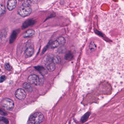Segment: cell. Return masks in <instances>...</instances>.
I'll list each match as a JSON object with an SVG mask.
<instances>
[{"label":"cell","instance_id":"22","mask_svg":"<svg viewBox=\"0 0 124 124\" xmlns=\"http://www.w3.org/2000/svg\"><path fill=\"white\" fill-rule=\"evenodd\" d=\"M0 121L1 122H3L6 124H8L9 123V121H8V120L7 119L5 118V117H0Z\"/></svg>","mask_w":124,"mask_h":124},{"label":"cell","instance_id":"15","mask_svg":"<svg viewBox=\"0 0 124 124\" xmlns=\"http://www.w3.org/2000/svg\"><path fill=\"white\" fill-rule=\"evenodd\" d=\"M35 68L36 69H37L38 71H39L40 73H41L42 74L44 75L45 74H46L47 73V71L43 67L38 66L36 67Z\"/></svg>","mask_w":124,"mask_h":124},{"label":"cell","instance_id":"13","mask_svg":"<svg viewBox=\"0 0 124 124\" xmlns=\"http://www.w3.org/2000/svg\"><path fill=\"white\" fill-rule=\"evenodd\" d=\"M53 56H51L50 55L46 56L43 59V63L46 65L50 63H51V62H53Z\"/></svg>","mask_w":124,"mask_h":124},{"label":"cell","instance_id":"17","mask_svg":"<svg viewBox=\"0 0 124 124\" xmlns=\"http://www.w3.org/2000/svg\"><path fill=\"white\" fill-rule=\"evenodd\" d=\"M61 58L58 56H55L53 57V62L55 64H58L61 63Z\"/></svg>","mask_w":124,"mask_h":124},{"label":"cell","instance_id":"1","mask_svg":"<svg viewBox=\"0 0 124 124\" xmlns=\"http://www.w3.org/2000/svg\"><path fill=\"white\" fill-rule=\"evenodd\" d=\"M31 12V8L30 5L27 3H24L19 7L18 12L22 17H26L30 15Z\"/></svg>","mask_w":124,"mask_h":124},{"label":"cell","instance_id":"2","mask_svg":"<svg viewBox=\"0 0 124 124\" xmlns=\"http://www.w3.org/2000/svg\"><path fill=\"white\" fill-rule=\"evenodd\" d=\"M44 117L41 112H37L32 115L29 118V124H36L41 123L44 120Z\"/></svg>","mask_w":124,"mask_h":124},{"label":"cell","instance_id":"8","mask_svg":"<svg viewBox=\"0 0 124 124\" xmlns=\"http://www.w3.org/2000/svg\"><path fill=\"white\" fill-rule=\"evenodd\" d=\"M35 21L32 19H28L25 21L22 26V29H25L28 28L29 27L35 24Z\"/></svg>","mask_w":124,"mask_h":124},{"label":"cell","instance_id":"16","mask_svg":"<svg viewBox=\"0 0 124 124\" xmlns=\"http://www.w3.org/2000/svg\"><path fill=\"white\" fill-rule=\"evenodd\" d=\"M23 86L24 89H26L29 92H31L32 91V88L31 87V85H30V83H24L23 84Z\"/></svg>","mask_w":124,"mask_h":124},{"label":"cell","instance_id":"24","mask_svg":"<svg viewBox=\"0 0 124 124\" xmlns=\"http://www.w3.org/2000/svg\"><path fill=\"white\" fill-rule=\"evenodd\" d=\"M6 79V77L4 75L1 76V78H0V80H1V83L2 82H4Z\"/></svg>","mask_w":124,"mask_h":124},{"label":"cell","instance_id":"18","mask_svg":"<svg viewBox=\"0 0 124 124\" xmlns=\"http://www.w3.org/2000/svg\"><path fill=\"white\" fill-rule=\"evenodd\" d=\"M74 58V55L71 52L67 53L65 56V59L67 61H71Z\"/></svg>","mask_w":124,"mask_h":124},{"label":"cell","instance_id":"20","mask_svg":"<svg viewBox=\"0 0 124 124\" xmlns=\"http://www.w3.org/2000/svg\"><path fill=\"white\" fill-rule=\"evenodd\" d=\"M6 12V8L4 6L1 5H0V15L2 16Z\"/></svg>","mask_w":124,"mask_h":124},{"label":"cell","instance_id":"26","mask_svg":"<svg viewBox=\"0 0 124 124\" xmlns=\"http://www.w3.org/2000/svg\"><path fill=\"white\" fill-rule=\"evenodd\" d=\"M22 0H19V1H22Z\"/></svg>","mask_w":124,"mask_h":124},{"label":"cell","instance_id":"19","mask_svg":"<svg viewBox=\"0 0 124 124\" xmlns=\"http://www.w3.org/2000/svg\"><path fill=\"white\" fill-rule=\"evenodd\" d=\"M90 115V112H87L84 115L81 119V121L82 122L85 123V122H86L89 118Z\"/></svg>","mask_w":124,"mask_h":124},{"label":"cell","instance_id":"21","mask_svg":"<svg viewBox=\"0 0 124 124\" xmlns=\"http://www.w3.org/2000/svg\"><path fill=\"white\" fill-rule=\"evenodd\" d=\"M5 68L6 70L9 71L11 70L12 67H11V66L9 64L7 63L5 65Z\"/></svg>","mask_w":124,"mask_h":124},{"label":"cell","instance_id":"5","mask_svg":"<svg viewBox=\"0 0 124 124\" xmlns=\"http://www.w3.org/2000/svg\"><path fill=\"white\" fill-rule=\"evenodd\" d=\"M28 82L30 84L39 85L40 83L39 78L37 75L35 74L31 75L29 76L28 78Z\"/></svg>","mask_w":124,"mask_h":124},{"label":"cell","instance_id":"7","mask_svg":"<svg viewBox=\"0 0 124 124\" xmlns=\"http://www.w3.org/2000/svg\"><path fill=\"white\" fill-rule=\"evenodd\" d=\"M16 0H8L7 8L9 10L11 11L16 8Z\"/></svg>","mask_w":124,"mask_h":124},{"label":"cell","instance_id":"14","mask_svg":"<svg viewBox=\"0 0 124 124\" xmlns=\"http://www.w3.org/2000/svg\"><path fill=\"white\" fill-rule=\"evenodd\" d=\"M46 67L47 68V69L51 72L53 71L55 69V64L53 62H51V63L46 64Z\"/></svg>","mask_w":124,"mask_h":124},{"label":"cell","instance_id":"9","mask_svg":"<svg viewBox=\"0 0 124 124\" xmlns=\"http://www.w3.org/2000/svg\"><path fill=\"white\" fill-rule=\"evenodd\" d=\"M34 48L32 46L27 47L25 50V54L27 57H30L34 53Z\"/></svg>","mask_w":124,"mask_h":124},{"label":"cell","instance_id":"12","mask_svg":"<svg viewBox=\"0 0 124 124\" xmlns=\"http://www.w3.org/2000/svg\"><path fill=\"white\" fill-rule=\"evenodd\" d=\"M88 47L90 51L92 52L95 51L97 49V45L94 41H91L89 43Z\"/></svg>","mask_w":124,"mask_h":124},{"label":"cell","instance_id":"4","mask_svg":"<svg viewBox=\"0 0 124 124\" xmlns=\"http://www.w3.org/2000/svg\"><path fill=\"white\" fill-rule=\"evenodd\" d=\"M66 43V40L64 38L61 37L59 38L55 41L52 43L51 47L52 48H55L58 47L63 46Z\"/></svg>","mask_w":124,"mask_h":124},{"label":"cell","instance_id":"23","mask_svg":"<svg viewBox=\"0 0 124 124\" xmlns=\"http://www.w3.org/2000/svg\"><path fill=\"white\" fill-rule=\"evenodd\" d=\"M28 1L33 4H37L40 1V0H28Z\"/></svg>","mask_w":124,"mask_h":124},{"label":"cell","instance_id":"3","mask_svg":"<svg viewBox=\"0 0 124 124\" xmlns=\"http://www.w3.org/2000/svg\"><path fill=\"white\" fill-rule=\"evenodd\" d=\"M2 106L8 110H12L14 108V101L10 99L5 98L2 100L1 102Z\"/></svg>","mask_w":124,"mask_h":124},{"label":"cell","instance_id":"6","mask_svg":"<svg viewBox=\"0 0 124 124\" xmlns=\"http://www.w3.org/2000/svg\"><path fill=\"white\" fill-rule=\"evenodd\" d=\"M26 93L22 88H19L16 91L15 95L18 99L20 100H24L26 96Z\"/></svg>","mask_w":124,"mask_h":124},{"label":"cell","instance_id":"11","mask_svg":"<svg viewBox=\"0 0 124 124\" xmlns=\"http://www.w3.org/2000/svg\"><path fill=\"white\" fill-rule=\"evenodd\" d=\"M18 32V30H15L13 32L12 34L11 35L10 37V43H12L14 42L16 40V39L17 37Z\"/></svg>","mask_w":124,"mask_h":124},{"label":"cell","instance_id":"10","mask_svg":"<svg viewBox=\"0 0 124 124\" xmlns=\"http://www.w3.org/2000/svg\"><path fill=\"white\" fill-rule=\"evenodd\" d=\"M35 34L34 30L32 29H30L27 30L23 34L24 38L31 37L34 36Z\"/></svg>","mask_w":124,"mask_h":124},{"label":"cell","instance_id":"25","mask_svg":"<svg viewBox=\"0 0 124 124\" xmlns=\"http://www.w3.org/2000/svg\"><path fill=\"white\" fill-rule=\"evenodd\" d=\"M0 114H1V115H7V114H6V113H5V112H2V111H0Z\"/></svg>","mask_w":124,"mask_h":124}]
</instances>
